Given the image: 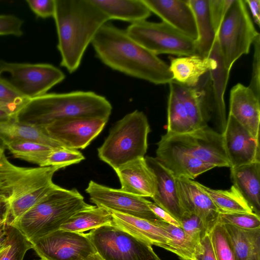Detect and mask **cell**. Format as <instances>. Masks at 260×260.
I'll return each mask as SVG.
<instances>
[{
	"mask_svg": "<svg viewBox=\"0 0 260 260\" xmlns=\"http://www.w3.org/2000/svg\"><path fill=\"white\" fill-rule=\"evenodd\" d=\"M221 134L230 169L260 162L259 140L254 138L230 115Z\"/></svg>",
	"mask_w": 260,
	"mask_h": 260,
	"instance_id": "obj_15",
	"label": "cell"
},
{
	"mask_svg": "<svg viewBox=\"0 0 260 260\" xmlns=\"http://www.w3.org/2000/svg\"><path fill=\"white\" fill-rule=\"evenodd\" d=\"M218 223L244 229L260 228L259 215L255 213H219Z\"/></svg>",
	"mask_w": 260,
	"mask_h": 260,
	"instance_id": "obj_40",
	"label": "cell"
},
{
	"mask_svg": "<svg viewBox=\"0 0 260 260\" xmlns=\"http://www.w3.org/2000/svg\"><path fill=\"white\" fill-rule=\"evenodd\" d=\"M151 12L178 31L196 41L198 34L188 0H143Z\"/></svg>",
	"mask_w": 260,
	"mask_h": 260,
	"instance_id": "obj_17",
	"label": "cell"
},
{
	"mask_svg": "<svg viewBox=\"0 0 260 260\" xmlns=\"http://www.w3.org/2000/svg\"><path fill=\"white\" fill-rule=\"evenodd\" d=\"M155 157L176 178L194 179L199 175L215 168L187 154L157 148Z\"/></svg>",
	"mask_w": 260,
	"mask_h": 260,
	"instance_id": "obj_25",
	"label": "cell"
},
{
	"mask_svg": "<svg viewBox=\"0 0 260 260\" xmlns=\"http://www.w3.org/2000/svg\"><path fill=\"white\" fill-rule=\"evenodd\" d=\"M197 185L211 199L219 213H254L234 186L227 190L214 189L197 182Z\"/></svg>",
	"mask_w": 260,
	"mask_h": 260,
	"instance_id": "obj_31",
	"label": "cell"
},
{
	"mask_svg": "<svg viewBox=\"0 0 260 260\" xmlns=\"http://www.w3.org/2000/svg\"><path fill=\"white\" fill-rule=\"evenodd\" d=\"M108 119L99 117H74L53 122L45 126L48 135L63 146L83 149L101 133Z\"/></svg>",
	"mask_w": 260,
	"mask_h": 260,
	"instance_id": "obj_14",
	"label": "cell"
},
{
	"mask_svg": "<svg viewBox=\"0 0 260 260\" xmlns=\"http://www.w3.org/2000/svg\"><path fill=\"white\" fill-rule=\"evenodd\" d=\"M91 206L76 189L58 186L9 224L16 228L31 243L59 230L75 213Z\"/></svg>",
	"mask_w": 260,
	"mask_h": 260,
	"instance_id": "obj_4",
	"label": "cell"
},
{
	"mask_svg": "<svg viewBox=\"0 0 260 260\" xmlns=\"http://www.w3.org/2000/svg\"><path fill=\"white\" fill-rule=\"evenodd\" d=\"M39 260H43V259H39Z\"/></svg>",
	"mask_w": 260,
	"mask_h": 260,
	"instance_id": "obj_54",
	"label": "cell"
},
{
	"mask_svg": "<svg viewBox=\"0 0 260 260\" xmlns=\"http://www.w3.org/2000/svg\"><path fill=\"white\" fill-rule=\"evenodd\" d=\"M31 244L43 260H82L96 252L87 234L60 229Z\"/></svg>",
	"mask_w": 260,
	"mask_h": 260,
	"instance_id": "obj_12",
	"label": "cell"
},
{
	"mask_svg": "<svg viewBox=\"0 0 260 260\" xmlns=\"http://www.w3.org/2000/svg\"><path fill=\"white\" fill-rule=\"evenodd\" d=\"M5 146L15 158L38 165L40 167H46L48 157L55 149L46 145L28 141L10 142Z\"/></svg>",
	"mask_w": 260,
	"mask_h": 260,
	"instance_id": "obj_33",
	"label": "cell"
},
{
	"mask_svg": "<svg viewBox=\"0 0 260 260\" xmlns=\"http://www.w3.org/2000/svg\"><path fill=\"white\" fill-rule=\"evenodd\" d=\"M211 57H202L197 54L170 58L169 68L173 81L183 85L193 87L201 78L212 68Z\"/></svg>",
	"mask_w": 260,
	"mask_h": 260,
	"instance_id": "obj_23",
	"label": "cell"
},
{
	"mask_svg": "<svg viewBox=\"0 0 260 260\" xmlns=\"http://www.w3.org/2000/svg\"><path fill=\"white\" fill-rule=\"evenodd\" d=\"M197 130L183 103L169 86L167 106V135L187 133Z\"/></svg>",
	"mask_w": 260,
	"mask_h": 260,
	"instance_id": "obj_32",
	"label": "cell"
},
{
	"mask_svg": "<svg viewBox=\"0 0 260 260\" xmlns=\"http://www.w3.org/2000/svg\"><path fill=\"white\" fill-rule=\"evenodd\" d=\"M9 222L10 213L7 195L0 191V254L6 247V237Z\"/></svg>",
	"mask_w": 260,
	"mask_h": 260,
	"instance_id": "obj_45",
	"label": "cell"
},
{
	"mask_svg": "<svg viewBox=\"0 0 260 260\" xmlns=\"http://www.w3.org/2000/svg\"><path fill=\"white\" fill-rule=\"evenodd\" d=\"M128 36L156 55L162 54L180 56L196 53L195 41L164 22L146 20L129 25Z\"/></svg>",
	"mask_w": 260,
	"mask_h": 260,
	"instance_id": "obj_10",
	"label": "cell"
},
{
	"mask_svg": "<svg viewBox=\"0 0 260 260\" xmlns=\"http://www.w3.org/2000/svg\"><path fill=\"white\" fill-rule=\"evenodd\" d=\"M28 170V168L14 166L8 159L0 161V188L11 187L22 177Z\"/></svg>",
	"mask_w": 260,
	"mask_h": 260,
	"instance_id": "obj_41",
	"label": "cell"
},
{
	"mask_svg": "<svg viewBox=\"0 0 260 260\" xmlns=\"http://www.w3.org/2000/svg\"><path fill=\"white\" fill-rule=\"evenodd\" d=\"M234 0H208L211 22L216 33Z\"/></svg>",
	"mask_w": 260,
	"mask_h": 260,
	"instance_id": "obj_42",
	"label": "cell"
},
{
	"mask_svg": "<svg viewBox=\"0 0 260 260\" xmlns=\"http://www.w3.org/2000/svg\"><path fill=\"white\" fill-rule=\"evenodd\" d=\"M188 3L194 16L197 30L196 53L207 57L216 36L211 20L208 0H188Z\"/></svg>",
	"mask_w": 260,
	"mask_h": 260,
	"instance_id": "obj_27",
	"label": "cell"
},
{
	"mask_svg": "<svg viewBox=\"0 0 260 260\" xmlns=\"http://www.w3.org/2000/svg\"><path fill=\"white\" fill-rule=\"evenodd\" d=\"M150 131L145 114L135 110L125 115L111 129L98 149L99 158L114 170L136 159L144 157Z\"/></svg>",
	"mask_w": 260,
	"mask_h": 260,
	"instance_id": "obj_5",
	"label": "cell"
},
{
	"mask_svg": "<svg viewBox=\"0 0 260 260\" xmlns=\"http://www.w3.org/2000/svg\"><path fill=\"white\" fill-rule=\"evenodd\" d=\"M179 222L187 237L196 246L208 233L202 220L196 214L185 213Z\"/></svg>",
	"mask_w": 260,
	"mask_h": 260,
	"instance_id": "obj_39",
	"label": "cell"
},
{
	"mask_svg": "<svg viewBox=\"0 0 260 260\" xmlns=\"http://www.w3.org/2000/svg\"><path fill=\"white\" fill-rule=\"evenodd\" d=\"M145 159L156 177V191L152 200L179 222L185 212L179 200L177 178L156 157Z\"/></svg>",
	"mask_w": 260,
	"mask_h": 260,
	"instance_id": "obj_21",
	"label": "cell"
},
{
	"mask_svg": "<svg viewBox=\"0 0 260 260\" xmlns=\"http://www.w3.org/2000/svg\"><path fill=\"white\" fill-rule=\"evenodd\" d=\"M194 260H216L209 233L201 239L197 247Z\"/></svg>",
	"mask_w": 260,
	"mask_h": 260,
	"instance_id": "obj_47",
	"label": "cell"
},
{
	"mask_svg": "<svg viewBox=\"0 0 260 260\" xmlns=\"http://www.w3.org/2000/svg\"><path fill=\"white\" fill-rule=\"evenodd\" d=\"M113 224L140 240L168 251L172 237L156 222L136 217L109 210Z\"/></svg>",
	"mask_w": 260,
	"mask_h": 260,
	"instance_id": "obj_22",
	"label": "cell"
},
{
	"mask_svg": "<svg viewBox=\"0 0 260 260\" xmlns=\"http://www.w3.org/2000/svg\"><path fill=\"white\" fill-rule=\"evenodd\" d=\"M0 138L5 144L12 141H28L54 148L64 147L49 136L44 128L20 123L14 119L0 122Z\"/></svg>",
	"mask_w": 260,
	"mask_h": 260,
	"instance_id": "obj_29",
	"label": "cell"
},
{
	"mask_svg": "<svg viewBox=\"0 0 260 260\" xmlns=\"http://www.w3.org/2000/svg\"><path fill=\"white\" fill-rule=\"evenodd\" d=\"M32 248L31 243L15 226L9 224L6 237V247L0 260H23L26 251Z\"/></svg>",
	"mask_w": 260,
	"mask_h": 260,
	"instance_id": "obj_35",
	"label": "cell"
},
{
	"mask_svg": "<svg viewBox=\"0 0 260 260\" xmlns=\"http://www.w3.org/2000/svg\"><path fill=\"white\" fill-rule=\"evenodd\" d=\"M224 225L235 260H260V228L244 229Z\"/></svg>",
	"mask_w": 260,
	"mask_h": 260,
	"instance_id": "obj_28",
	"label": "cell"
},
{
	"mask_svg": "<svg viewBox=\"0 0 260 260\" xmlns=\"http://www.w3.org/2000/svg\"><path fill=\"white\" fill-rule=\"evenodd\" d=\"M112 105L104 96L92 91L45 93L29 99L14 116L15 121L42 128L54 121L74 117L109 119Z\"/></svg>",
	"mask_w": 260,
	"mask_h": 260,
	"instance_id": "obj_3",
	"label": "cell"
},
{
	"mask_svg": "<svg viewBox=\"0 0 260 260\" xmlns=\"http://www.w3.org/2000/svg\"><path fill=\"white\" fill-rule=\"evenodd\" d=\"M28 100L0 78L1 108L8 111L14 116Z\"/></svg>",
	"mask_w": 260,
	"mask_h": 260,
	"instance_id": "obj_37",
	"label": "cell"
},
{
	"mask_svg": "<svg viewBox=\"0 0 260 260\" xmlns=\"http://www.w3.org/2000/svg\"><path fill=\"white\" fill-rule=\"evenodd\" d=\"M252 45L254 53L252 59V74L248 86L260 99V35L254 39Z\"/></svg>",
	"mask_w": 260,
	"mask_h": 260,
	"instance_id": "obj_43",
	"label": "cell"
},
{
	"mask_svg": "<svg viewBox=\"0 0 260 260\" xmlns=\"http://www.w3.org/2000/svg\"><path fill=\"white\" fill-rule=\"evenodd\" d=\"M113 223V218L109 210L92 205L75 213L61 225L60 229L83 233L89 230Z\"/></svg>",
	"mask_w": 260,
	"mask_h": 260,
	"instance_id": "obj_30",
	"label": "cell"
},
{
	"mask_svg": "<svg viewBox=\"0 0 260 260\" xmlns=\"http://www.w3.org/2000/svg\"><path fill=\"white\" fill-rule=\"evenodd\" d=\"M85 157L79 150L65 147L54 149L49 154L46 167H59L61 169L66 167L78 164Z\"/></svg>",
	"mask_w": 260,
	"mask_h": 260,
	"instance_id": "obj_38",
	"label": "cell"
},
{
	"mask_svg": "<svg viewBox=\"0 0 260 260\" xmlns=\"http://www.w3.org/2000/svg\"><path fill=\"white\" fill-rule=\"evenodd\" d=\"M13 119V115L5 109L0 107V122L8 121Z\"/></svg>",
	"mask_w": 260,
	"mask_h": 260,
	"instance_id": "obj_50",
	"label": "cell"
},
{
	"mask_svg": "<svg viewBox=\"0 0 260 260\" xmlns=\"http://www.w3.org/2000/svg\"><path fill=\"white\" fill-rule=\"evenodd\" d=\"M65 77L62 71L51 64L0 60V78L28 100L46 93Z\"/></svg>",
	"mask_w": 260,
	"mask_h": 260,
	"instance_id": "obj_9",
	"label": "cell"
},
{
	"mask_svg": "<svg viewBox=\"0 0 260 260\" xmlns=\"http://www.w3.org/2000/svg\"><path fill=\"white\" fill-rule=\"evenodd\" d=\"M109 19L131 24L146 20L151 11L143 0H91Z\"/></svg>",
	"mask_w": 260,
	"mask_h": 260,
	"instance_id": "obj_26",
	"label": "cell"
},
{
	"mask_svg": "<svg viewBox=\"0 0 260 260\" xmlns=\"http://www.w3.org/2000/svg\"><path fill=\"white\" fill-rule=\"evenodd\" d=\"M180 260H193L191 259H183V258H180Z\"/></svg>",
	"mask_w": 260,
	"mask_h": 260,
	"instance_id": "obj_53",
	"label": "cell"
},
{
	"mask_svg": "<svg viewBox=\"0 0 260 260\" xmlns=\"http://www.w3.org/2000/svg\"><path fill=\"white\" fill-rule=\"evenodd\" d=\"M148 206L151 211L160 220L173 225L181 228L180 223L177 219L155 203L149 201Z\"/></svg>",
	"mask_w": 260,
	"mask_h": 260,
	"instance_id": "obj_48",
	"label": "cell"
},
{
	"mask_svg": "<svg viewBox=\"0 0 260 260\" xmlns=\"http://www.w3.org/2000/svg\"><path fill=\"white\" fill-rule=\"evenodd\" d=\"M91 45L96 56L112 70L155 85L173 81L169 65L131 38L125 30L104 24Z\"/></svg>",
	"mask_w": 260,
	"mask_h": 260,
	"instance_id": "obj_1",
	"label": "cell"
},
{
	"mask_svg": "<svg viewBox=\"0 0 260 260\" xmlns=\"http://www.w3.org/2000/svg\"><path fill=\"white\" fill-rule=\"evenodd\" d=\"M156 223L172 237L169 251L178 255L180 258L194 260L196 249L198 246L192 243L180 227L173 225L164 221Z\"/></svg>",
	"mask_w": 260,
	"mask_h": 260,
	"instance_id": "obj_34",
	"label": "cell"
},
{
	"mask_svg": "<svg viewBox=\"0 0 260 260\" xmlns=\"http://www.w3.org/2000/svg\"><path fill=\"white\" fill-rule=\"evenodd\" d=\"M208 56L213 60V65L209 71L211 116H214L220 133L225 129L227 118L224 95L230 71L224 67L216 36L215 41Z\"/></svg>",
	"mask_w": 260,
	"mask_h": 260,
	"instance_id": "obj_20",
	"label": "cell"
},
{
	"mask_svg": "<svg viewBox=\"0 0 260 260\" xmlns=\"http://www.w3.org/2000/svg\"><path fill=\"white\" fill-rule=\"evenodd\" d=\"M258 35L245 1L234 0L216 34L221 58L228 71L241 56L249 53Z\"/></svg>",
	"mask_w": 260,
	"mask_h": 260,
	"instance_id": "obj_6",
	"label": "cell"
},
{
	"mask_svg": "<svg viewBox=\"0 0 260 260\" xmlns=\"http://www.w3.org/2000/svg\"><path fill=\"white\" fill-rule=\"evenodd\" d=\"M246 5L248 6L251 13L254 22L259 26L260 24V1L246 0Z\"/></svg>",
	"mask_w": 260,
	"mask_h": 260,
	"instance_id": "obj_49",
	"label": "cell"
},
{
	"mask_svg": "<svg viewBox=\"0 0 260 260\" xmlns=\"http://www.w3.org/2000/svg\"><path fill=\"white\" fill-rule=\"evenodd\" d=\"M114 171L119 178L121 190L143 198H152L155 194L156 177L145 157L130 161Z\"/></svg>",
	"mask_w": 260,
	"mask_h": 260,
	"instance_id": "obj_19",
	"label": "cell"
},
{
	"mask_svg": "<svg viewBox=\"0 0 260 260\" xmlns=\"http://www.w3.org/2000/svg\"><path fill=\"white\" fill-rule=\"evenodd\" d=\"M96 206L136 217L157 222L160 220L149 209L148 200L119 189L111 188L91 180L85 189Z\"/></svg>",
	"mask_w": 260,
	"mask_h": 260,
	"instance_id": "obj_13",
	"label": "cell"
},
{
	"mask_svg": "<svg viewBox=\"0 0 260 260\" xmlns=\"http://www.w3.org/2000/svg\"><path fill=\"white\" fill-rule=\"evenodd\" d=\"M87 234L104 260H161L152 245L113 223L91 230Z\"/></svg>",
	"mask_w": 260,
	"mask_h": 260,
	"instance_id": "obj_8",
	"label": "cell"
},
{
	"mask_svg": "<svg viewBox=\"0 0 260 260\" xmlns=\"http://www.w3.org/2000/svg\"><path fill=\"white\" fill-rule=\"evenodd\" d=\"M22 20L12 15H0V35H22Z\"/></svg>",
	"mask_w": 260,
	"mask_h": 260,
	"instance_id": "obj_44",
	"label": "cell"
},
{
	"mask_svg": "<svg viewBox=\"0 0 260 260\" xmlns=\"http://www.w3.org/2000/svg\"><path fill=\"white\" fill-rule=\"evenodd\" d=\"M260 99L248 87L237 83L231 89L229 115L259 140Z\"/></svg>",
	"mask_w": 260,
	"mask_h": 260,
	"instance_id": "obj_18",
	"label": "cell"
},
{
	"mask_svg": "<svg viewBox=\"0 0 260 260\" xmlns=\"http://www.w3.org/2000/svg\"><path fill=\"white\" fill-rule=\"evenodd\" d=\"M181 205L185 212L196 214L202 220L209 233L218 222L219 212L213 202L192 180L176 179Z\"/></svg>",
	"mask_w": 260,
	"mask_h": 260,
	"instance_id": "obj_16",
	"label": "cell"
},
{
	"mask_svg": "<svg viewBox=\"0 0 260 260\" xmlns=\"http://www.w3.org/2000/svg\"><path fill=\"white\" fill-rule=\"evenodd\" d=\"M157 148L187 154L215 167H229L222 135L208 125L191 132L162 136Z\"/></svg>",
	"mask_w": 260,
	"mask_h": 260,
	"instance_id": "obj_7",
	"label": "cell"
},
{
	"mask_svg": "<svg viewBox=\"0 0 260 260\" xmlns=\"http://www.w3.org/2000/svg\"><path fill=\"white\" fill-rule=\"evenodd\" d=\"M231 169L232 181L253 212H260V162H254Z\"/></svg>",
	"mask_w": 260,
	"mask_h": 260,
	"instance_id": "obj_24",
	"label": "cell"
},
{
	"mask_svg": "<svg viewBox=\"0 0 260 260\" xmlns=\"http://www.w3.org/2000/svg\"><path fill=\"white\" fill-rule=\"evenodd\" d=\"M54 19L60 66L70 73L79 67L88 45L110 20L91 0H55Z\"/></svg>",
	"mask_w": 260,
	"mask_h": 260,
	"instance_id": "obj_2",
	"label": "cell"
},
{
	"mask_svg": "<svg viewBox=\"0 0 260 260\" xmlns=\"http://www.w3.org/2000/svg\"><path fill=\"white\" fill-rule=\"evenodd\" d=\"M30 9L42 18L53 17L55 10V0H27Z\"/></svg>",
	"mask_w": 260,
	"mask_h": 260,
	"instance_id": "obj_46",
	"label": "cell"
},
{
	"mask_svg": "<svg viewBox=\"0 0 260 260\" xmlns=\"http://www.w3.org/2000/svg\"><path fill=\"white\" fill-rule=\"evenodd\" d=\"M5 144L3 140L0 138V161H5L7 159L5 154Z\"/></svg>",
	"mask_w": 260,
	"mask_h": 260,
	"instance_id": "obj_51",
	"label": "cell"
},
{
	"mask_svg": "<svg viewBox=\"0 0 260 260\" xmlns=\"http://www.w3.org/2000/svg\"><path fill=\"white\" fill-rule=\"evenodd\" d=\"M216 260H235L224 224L217 223L209 233Z\"/></svg>",
	"mask_w": 260,
	"mask_h": 260,
	"instance_id": "obj_36",
	"label": "cell"
},
{
	"mask_svg": "<svg viewBox=\"0 0 260 260\" xmlns=\"http://www.w3.org/2000/svg\"><path fill=\"white\" fill-rule=\"evenodd\" d=\"M61 168L45 167L29 168L11 187L7 196L10 223L17 219L58 185L52 181L54 173Z\"/></svg>",
	"mask_w": 260,
	"mask_h": 260,
	"instance_id": "obj_11",
	"label": "cell"
},
{
	"mask_svg": "<svg viewBox=\"0 0 260 260\" xmlns=\"http://www.w3.org/2000/svg\"><path fill=\"white\" fill-rule=\"evenodd\" d=\"M82 260H104L100 255L96 252L92 254Z\"/></svg>",
	"mask_w": 260,
	"mask_h": 260,
	"instance_id": "obj_52",
	"label": "cell"
}]
</instances>
